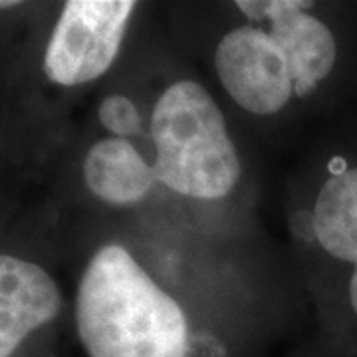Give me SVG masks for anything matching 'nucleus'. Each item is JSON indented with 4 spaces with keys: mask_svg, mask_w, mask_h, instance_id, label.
<instances>
[{
    "mask_svg": "<svg viewBox=\"0 0 357 357\" xmlns=\"http://www.w3.org/2000/svg\"><path fill=\"white\" fill-rule=\"evenodd\" d=\"M76 326L89 357H187L183 307L117 244L84 270Z\"/></svg>",
    "mask_w": 357,
    "mask_h": 357,
    "instance_id": "f257e3e1",
    "label": "nucleus"
},
{
    "mask_svg": "<svg viewBox=\"0 0 357 357\" xmlns=\"http://www.w3.org/2000/svg\"><path fill=\"white\" fill-rule=\"evenodd\" d=\"M159 183L195 199H222L241 177V161L225 115L195 82H177L161 93L151 115Z\"/></svg>",
    "mask_w": 357,
    "mask_h": 357,
    "instance_id": "f03ea898",
    "label": "nucleus"
},
{
    "mask_svg": "<svg viewBox=\"0 0 357 357\" xmlns=\"http://www.w3.org/2000/svg\"><path fill=\"white\" fill-rule=\"evenodd\" d=\"M135 2H66L44 56V72L60 86H79L103 76L114 64Z\"/></svg>",
    "mask_w": 357,
    "mask_h": 357,
    "instance_id": "7ed1b4c3",
    "label": "nucleus"
},
{
    "mask_svg": "<svg viewBox=\"0 0 357 357\" xmlns=\"http://www.w3.org/2000/svg\"><path fill=\"white\" fill-rule=\"evenodd\" d=\"M215 66L230 98L250 114H278L292 98L286 56L274 38L256 26L230 30L218 44Z\"/></svg>",
    "mask_w": 357,
    "mask_h": 357,
    "instance_id": "20e7f679",
    "label": "nucleus"
},
{
    "mask_svg": "<svg viewBox=\"0 0 357 357\" xmlns=\"http://www.w3.org/2000/svg\"><path fill=\"white\" fill-rule=\"evenodd\" d=\"M250 20L268 18L270 36L280 46L290 68L296 96H307L321 79L330 76L337 60V40L316 16L304 13L312 2L272 0V2H236Z\"/></svg>",
    "mask_w": 357,
    "mask_h": 357,
    "instance_id": "39448f33",
    "label": "nucleus"
},
{
    "mask_svg": "<svg viewBox=\"0 0 357 357\" xmlns=\"http://www.w3.org/2000/svg\"><path fill=\"white\" fill-rule=\"evenodd\" d=\"M60 290L28 260L0 258V357H10L30 332L58 316Z\"/></svg>",
    "mask_w": 357,
    "mask_h": 357,
    "instance_id": "423d86ee",
    "label": "nucleus"
},
{
    "mask_svg": "<svg viewBox=\"0 0 357 357\" xmlns=\"http://www.w3.org/2000/svg\"><path fill=\"white\" fill-rule=\"evenodd\" d=\"M332 167L312 213V234L328 255L351 268L357 264V163L335 157Z\"/></svg>",
    "mask_w": 357,
    "mask_h": 357,
    "instance_id": "0eeeda50",
    "label": "nucleus"
},
{
    "mask_svg": "<svg viewBox=\"0 0 357 357\" xmlns=\"http://www.w3.org/2000/svg\"><path fill=\"white\" fill-rule=\"evenodd\" d=\"M86 185L109 204H131L141 201L155 185L153 165H147L141 153L121 137L98 141L84 161Z\"/></svg>",
    "mask_w": 357,
    "mask_h": 357,
    "instance_id": "6e6552de",
    "label": "nucleus"
},
{
    "mask_svg": "<svg viewBox=\"0 0 357 357\" xmlns=\"http://www.w3.org/2000/svg\"><path fill=\"white\" fill-rule=\"evenodd\" d=\"M100 121L107 131H112L117 137H128L135 135L141 131V115L135 107V103L131 102L126 96H107L100 103Z\"/></svg>",
    "mask_w": 357,
    "mask_h": 357,
    "instance_id": "1a4fd4ad",
    "label": "nucleus"
}]
</instances>
